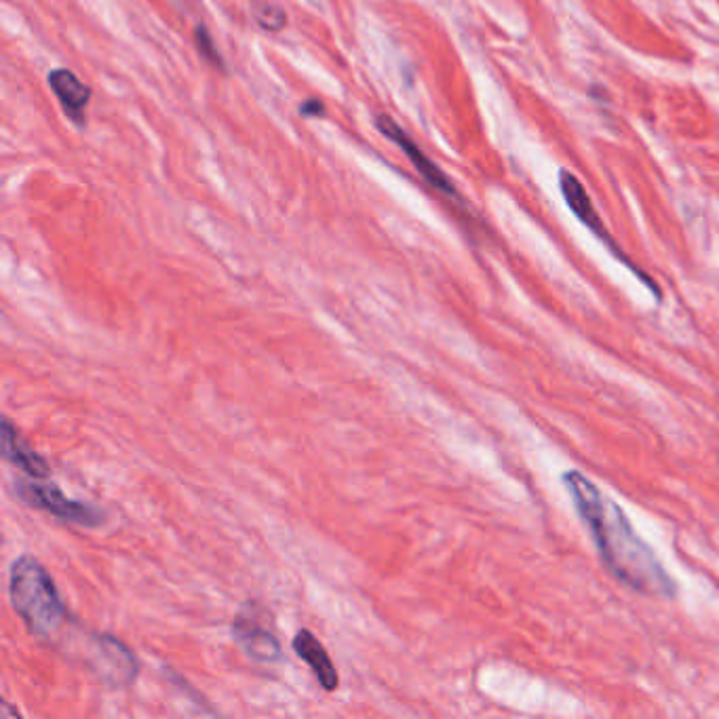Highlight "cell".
<instances>
[{"instance_id": "cell-4", "label": "cell", "mask_w": 719, "mask_h": 719, "mask_svg": "<svg viewBox=\"0 0 719 719\" xmlns=\"http://www.w3.org/2000/svg\"><path fill=\"white\" fill-rule=\"evenodd\" d=\"M233 633L249 659L264 664H270L280 659V643L277 636L266 624H262V620L254 617V612L252 614L240 612L233 624Z\"/></svg>"}, {"instance_id": "cell-7", "label": "cell", "mask_w": 719, "mask_h": 719, "mask_svg": "<svg viewBox=\"0 0 719 719\" xmlns=\"http://www.w3.org/2000/svg\"><path fill=\"white\" fill-rule=\"evenodd\" d=\"M560 184L563 199L568 200V205H570V209H572V214H574V216H577V218H579V220L582 221L589 230H593V233H595L603 243H608V245H610V249H612L614 254H619L620 260L624 262L627 266H631V268H633V264L620 254L619 247L612 243L610 235L605 233L600 214L595 211V207H593V203L589 199L587 190L582 188V184H580L572 174H568V171H561Z\"/></svg>"}, {"instance_id": "cell-10", "label": "cell", "mask_w": 719, "mask_h": 719, "mask_svg": "<svg viewBox=\"0 0 719 719\" xmlns=\"http://www.w3.org/2000/svg\"><path fill=\"white\" fill-rule=\"evenodd\" d=\"M49 85L58 100L63 104L66 112L75 120H82V112L87 110V104L91 100V91L85 82H80L77 75L70 70H53L49 75Z\"/></svg>"}, {"instance_id": "cell-9", "label": "cell", "mask_w": 719, "mask_h": 719, "mask_svg": "<svg viewBox=\"0 0 719 719\" xmlns=\"http://www.w3.org/2000/svg\"><path fill=\"white\" fill-rule=\"evenodd\" d=\"M0 437H2V456L21 469L30 480H47L49 477L47 462L21 441L9 418L2 420V435Z\"/></svg>"}, {"instance_id": "cell-1", "label": "cell", "mask_w": 719, "mask_h": 719, "mask_svg": "<svg viewBox=\"0 0 719 719\" xmlns=\"http://www.w3.org/2000/svg\"><path fill=\"white\" fill-rule=\"evenodd\" d=\"M563 485L580 520L587 523L605 568L641 595L673 598L676 580L669 577L652 546L641 539L624 511L579 471H568Z\"/></svg>"}, {"instance_id": "cell-5", "label": "cell", "mask_w": 719, "mask_h": 719, "mask_svg": "<svg viewBox=\"0 0 719 719\" xmlns=\"http://www.w3.org/2000/svg\"><path fill=\"white\" fill-rule=\"evenodd\" d=\"M378 129L388 140H393L400 146L401 150L407 155V159L412 160V165L416 167L420 176L429 181L433 188H437L445 195H454L452 181L447 180L440 167L429 159L414 141L410 140V136H405V131L401 129L395 120L391 119V117H380Z\"/></svg>"}, {"instance_id": "cell-8", "label": "cell", "mask_w": 719, "mask_h": 719, "mask_svg": "<svg viewBox=\"0 0 719 719\" xmlns=\"http://www.w3.org/2000/svg\"><path fill=\"white\" fill-rule=\"evenodd\" d=\"M294 650L311 667V671L315 673L323 690L334 692L338 688V681H341L338 671L334 669V662L325 652V648L321 646V641L311 631H306V629L298 631V636L294 638Z\"/></svg>"}, {"instance_id": "cell-2", "label": "cell", "mask_w": 719, "mask_h": 719, "mask_svg": "<svg viewBox=\"0 0 719 719\" xmlns=\"http://www.w3.org/2000/svg\"><path fill=\"white\" fill-rule=\"evenodd\" d=\"M9 598L32 636L49 638L60 629L66 610L56 582L39 560L21 555L13 561L9 572Z\"/></svg>"}, {"instance_id": "cell-13", "label": "cell", "mask_w": 719, "mask_h": 719, "mask_svg": "<svg viewBox=\"0 0 719 719\" xmlns=\"http://www.w3.org/2000/svg\"><path fill=\"white\" fill-rule=\"evenodd\" d=\"M302 115H306V117H319V115H323V106H321L319 101H306L302 106Z\"/></svg>"}, {"instance_id": "cell-6", "label": "cell", "mask_w": 719, "mask_h": 719, "mask_svg": "<svg viewBox=\"0 0 719 719\" xmlns=\"http://www.w3.org/2000/svg\"><path fill=\"white\" fill-rule=\"evenodd\" d=\"M96 662L101 676L119 686H129L138 676V662L134 654L110 636L96 638Z\"/></svg>"}, {"instance_id": "cell-12", "label": "cell", "mask_w": 719, "mask_h": 719, "mask_svg": "<svg viewBox=\"0 0 719 719\" xmlns=\"http://www.w3.org/2000/svg\"><path fill=\"white\" fill-rule=\"evenodd\" d=\"M197 42H199L200 53H203L207 60L214 61L216 66H220V56H218V51H216V47H214V42L209 39V35H207V30H205V28H199V30H197Z\"/></svg>"}, {"instance_id": "cell-11", "label": "cell", "mask_w": 719, "mask_h": 719, "mask_svg": "<svg viewBox=\"0 0 719 719\" xmlns=\"http://www.w3.org/2000/svg\"><path fill=\"white\" fill-rule=\"evenodd\" d=\"M252 13H254V20L258 21L264 30H270V32H277L287 23V16L279 4H273L266 0L254 2Z\"/></svg>"}, {"instance_id": "cell-3", "label": "cell", "mask_w": 719, "mask_h": 719, "mask_svg": "<svg viewBox=\"0 0 719 719\" xmlns=\"http://www.w3.org/2000/svg\"><path fill=\"white\" fill-rule=\"evenodd\" d=\"M16 490L23 502L58 520L79 523V525H98L101 521L98 509L63 496L60 487H56L53 483H42V480L18 481Z\"/></svg>"}]
</instances>
